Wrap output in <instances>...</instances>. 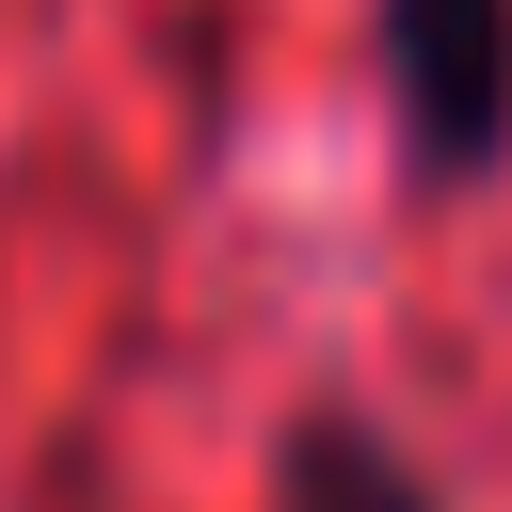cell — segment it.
I'll use <instances>...</instances> for the list:
<instances>
[{"instance_id":"obj_1","label":"cell","mask_w":512,"mask_h":512,"mask_svg":"<svg viewBox=\"0 0 512 512\" xmlns=\"http://www.w3.org/2000/svg\"><path fill=\"white\" fill-rule=\"evenodd\" d=\"M384 64H400L416 176H480L512 144V0H384Z\"/></svg>"},{"instance_id":"obj_2","label":"cell","mask_w":512,"mask_h":512,"mask_svg":"<svg viewBox=\"0 0 512 512\" xmlns=\"http://www.w3.org/2000/svg\"><path fill=\"white\" fill-rule=\"evenodd\" d=\"M272 512H432V480H416L384 432L304 416V432H288V464H272Z\"/></svg>"}]
</instances>
